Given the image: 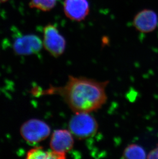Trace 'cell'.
Instances as JSON below:
<instances>
[{
    "instance_id": "obj_1",
    "label": "cell",
    "mask_w": 158,
    "mask_h": 159,
    "mask_svg": "<svg viewBox=\"0 0 158 159\" xmlns=\"http://www.w3.org/2000/svg\"><path fill=\"white\" fill-rule=\"evenodd\" d=\"M108 83L70 75L64 86H51L47 90L34 93L35 95H58L75 113H90L99 109L106 103V88Z\"/></svg>"
},
{
    "instance_id": "obj_2",
    "label": "cell",
    "mask_w": 158,
    "mask_h": 159,
    "mask_svg": "<svg viewBox=\"0 0 158 159\" xmlns=\"http://www.w3.org/2000/svg\"><path fill=\"white\" fill-rule=\"evenodd\" d=\"M90 113H78L70 119L69 130L79 140L93 137L97 133L98 124Z\"/></svg>"
},
{
    "instance_id": "obj_3",
    "label": "cell",
    "mask_w": 158,
    "mask_h": 159,
    "mask_svg": "<svg viewBox=\"0 0 158 159\" xmlns=\"http://www.w3.org/2000/svg\"><path fill=\"white\" fill-rule=\"evenodd\" d=\"M50 128L45 122L38 119H31L25 122L20 129V134L26 142L31 145L37 144L47 138Z\"/></svg>"
},
{
    "instance_id": "obj_4",
    "label": "cell",
    "mask_w": 158,
    "mask_h": 159,
    "mask_svg": "<svg viewBox=\"0 0 158 159\" xmlns=\"http://www.w3.org/2000/svg\"><path fill=\"white\" fill-rule=\"evenodd\" d=\"M43 45L51 55L58 57L65 52L66 42L57 26L48 24L44 27Z\"/></svg>"
},
{
    "instance_id": "obj_5",
    "label": "cell",
    "mask_w": 158,
    "mask_h": 159,
    "mask_svg": "<svg viewBox=\"0 0 158 159\" xmlns=\"http://www.w3.org/2000/svg\"><path fill=\"white\" fill-rule=\"evenodd\" d=\"M43 46V41L38 36L26 35L17 38L14 41L13 48L17 55H30L39 53Z\"/></svg>"
},
{
    "instance_id": "obj_6",
    "label": "cell",
    "mask_w": 158,
    "mask_h": 159,
    "mask_svg": "<svg viewBox=\"0 0 158 159\" xmlns=\"http://www.w3.org/2000/svg\"><path fill=\"white\" fill-rule=\"evenodd\" d=\"M63 11L69 19L80 22L89 15L90 3L88 0H64Z\"/></svg>"
},
{
    "instance_id": "obj_7",
    "label": "cell",
    "mask_w": 158,
    "mask_h": 159,
    "mask_svg": "<svg viewBox=\"0 0 158 159\" xmlns=\"http://www.w3.org/2000/svg\"><path fill=\"white\" fill-rule=\"evenodd\" d=\"M73 136L70 131L66 129L54 131L50 142L51 149L55 152L66 156V153L73 148Z\"/></svg>"
},
{
    "instance_id": "obj_8",
    "label": "cell",
    "mask_w": 158,
    "mask_h": 159,
    "mask_svg": "<svg viewBox=\"0 0 158 159\" xmlns=\"http://www.w3.org/2000/svg\"><path fill=\"white\" fill-rule=\"evenodd\" d=\"M158 18L157 14L151 9H145L139 11L134 18L133 24L139 32L149 33L157 27Z\"/></svg>"
},
{
    "instance_id": "obj_9",
    "label": "cell",
    "mask_w": 158,
    "mask_h": 159,
    "mask_svg": "<svg viewBox=\"0 0 158 159\" xmlns=\"http://www.w3.org/2000/svg\"><path fill=\"white\" fill-rule=\"evenodd\" d=\"M66 158L65 155L57 153L51 150L48 152L44 150L42 147H34L30 149L27 153V159H63Z\"/></svg>"
},
{
    "instance_id": "obj_10",
    "label": "cell",
    "mask_w": 158,
    "mask_h": 159,
    "mask_svg": "<svg viewBox=\"0 0 158 159\" xmlns=\"http://www.w3.org/2000/svg\"><path fill=\"white\" fill-rule=\"evenodd\" d=\"M123 158L124 159H145L146 158L144 149L137 144H130L125 149Z\"/></svg>"
},
{
    "instance_id": "obj_11",
    "label": "cell",
    "mask_w": 158,
    "mask_h": 159,
    "mask_svg": "<svg viewBox=\"0 0 158 159\" xmlns=\"http://www.w3.org/2000/svg\"><path fill=\"white\" fill-rule=\"evenodd\" d=\"M58 0H30L29 6L43 11H48L53 9Z\"/></svg>"
},
{
    "instance_id": "obj_12",
    "label": "cell",
    "mask_w": 158,
    "mask_h": 159,
    "mask_svg": "<svg viewBox=\"0 0 158 159\" xmlns=\"http://www.w3.org/2000/svg\"><path fill=\"white\" fill-rule=\"evenodd\" d=\"M147 158L148 159H158V145L150 152Z\"/></svg>"
},
{
    "instance_id": "obj_13",
    "label": "cell",
    "mask_w": 158,
    "mask_h": 159,
    "mask_svg": "<svg viewBox=\"0 0 158 159\" xmlns=\"http://www.w3.org/2000/svg\"><path fill=\"white\" fill-rule=\"evenodd\" d=\"M8 0H0V3H3L6 2L8 1Z\"/></svg>"
}]
</instances>
